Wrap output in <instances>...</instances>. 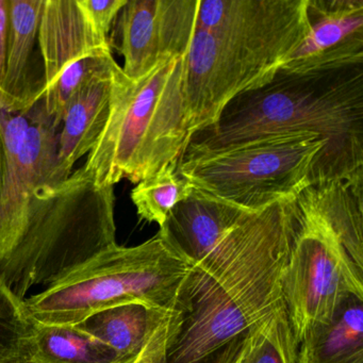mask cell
I'll list each match as a JSON object with an SVG mask.
<instances>
[{
	"label": "cell",
	"mask_w": 363,
	"mask_h": 363,
	"mask_svg": "<svg viewBox=\"0 0 363 363\" xmlns=\"http://www.w3.org/2000/svg\"><path fill=\"white\" fill-rule=\"evenodd\" d=\"M296 197L250 213L192 267L169 322V363H242L286 310Z\"/></svg>",
	"instance_id": "obj_1"
},
{
	"label": "cell",
	"mask_w": 363,
	"mask_h": 363,
	"mask_svg": "<svg viewBox=\"0 0 363 363\" xmlns=\"http://www.w3.org/2000/svg\"><path fill=\"white\" fill-rule=\"evenodd\" d=\"M292 133L324 141L310 184L363 178V63L305 74L279 69L264 86L229 101L216 124L191 137L182 157Z\"/></svg>",
	"instance_id": "obj_2"
},
{
	"label": "cell",
	"mask_w": 363,
	"mask_h": 363,
	"mask_svg": "<svg viewBox=\"0 0 363 363\" xmlns=\"http://www.w3.org/2000/svg\"><path fill=\"white\" fill-rule=\"evenodd\" d=\"M308 31L307 0H199L182 71L191 137L235 97L271 82Z\"/></svg>",
	"instance_id": "obj_3"
},
{
	"label": "cell",
	"mask_w": 363,
	"mask_h": 363,
	"mask_svg": "<svg viewBox=\"0 0 363 363\" xmlns=\"http://www.w3.org/2000/svg\"><path fill=\"white\" fill-rule=\"evenodd\" d=\"M113 186L99 188L79 167L30 195L22 226L0 258V282L24 301L116 244Z\"/></svg>",
	"instance_id": "obj_4"
},
{
	"label": "cell",
	"mask_w": 363,
	"mask_h": 363,
	"mask_svg": "<svg viewBox=\"0 0 363 363\" xmlns=\"http://www.w3.org/2000/svg\"><path fill=\"white\" fill-rule=\"evenodd\" d=\"M182 71L176 59L133 82L114 69L109 118L82 165L97 186L138 184L182 160L191 139Z\"/></svg>",
	"instance_id": "obj_5"
},
{
	"label": "cell",
	"mask_w": 363,
	"mask_h": 363,
	"mask_svg": "<svg viewBox=\"0 0 363 363\" xmlns=\"http://www.w3.org/2000/svg\"><path fill=\"white\" fill-rule=\"evenodd\" d=\"M192 265L160 233L131 247L118 244L24 299L39 324L74 326L110 308L141 303L174 313Z\"/></svg>",
	"instance_id": "obj_6"
},
{
	"label": "cell",
	"mask_w": 363,
	"mask_h": 363,
	"mask_svg": "<svg viewBox=\"0 0 363 363\" xmlns=\"http://www.w3.org/2000/svg\"><path fill=\"white\" fill-rule=\"evenodd\" d=\"M324 144L313 133L271 135L222 152L182 157L178 173L201 192L261 211L310 186L314 160Z\"/></svg>",
	"instance_id": "obj_7"
},
{
	"label": "cell",
	"mask_w": 363,
	"mask_h": 363,
	"mask_svg": "<svg viewBox=\"0 0 363 363\" xmlns=\"http://www.w3.org/2000/svg\"><path fill=\"white\" fill-rule=\"evenodd\" d=\"M301 192L284 279V308L296 347L311 329L331 320L350 295L363 298V274Z\"/></svg>",
	"instance_id": "obj_8"
},
{
	"label": "cell",
	"mask_w": 363,
	"mask_h": 363,
	"mask_svg": "<svg viewBox=\"0 0 363 363\" xmlns=\"http://www.w3.org/2000/svg\"><path fill=\"white\" fill-rule=\"evenodd\" d=\"M0 133L5 145V182L0 195V258L18 235L33 191L59 184L58 128L41 101L28 113L0 109Z\"/></svg>",
	"instance_id": "obj_9"
},
{
	"label": "cell",
	"mask_w": 363,
	"mask_h": 363,
	"mask_svg": "<svg viewBox=\"0 0 363 363\" xmlns=\"http://www.w3.org/2000/svg\"><path fill=\"white\" fill-rule=\"evenodd\" d=\"M199 0H128L116 21L123 73L138 82L159 65L188 54Z\"/></svg>",
	"instance_id": "obj_10"
},
{
	"label": "cell",
	"mask_w": 363,
	"mask_h": 363,
	"mask_svg": "<svg viewBox=\"0 0 363 363\" xmlns=\"http://www.w3.org/2000/svg\"><path fill=\"white\" fill-rule=\"evenodd\" d=\"M307 18L308 35L280 69L305 74L363 63V0H307Z\"/></svg>",
	"instance_id": "obj_11"
},
{
	"label": "cell",
	"mask_w": 363,
	"mask_h": 363,
	"mask_svg": "<svg viewBox=\"0 0 363 363\" xmlns=\"http://www.w3.org/2000/svg\"><path fill=\"white\" fill-rule=\"evenodd\" d=\"M250 213L194 188L188 199L172 210L159 233L193 267Z\"/></svg>",
	"instance_id": "obj_12"
},
{
	"label": "cell",
	"mask_w": 363,
	"mask_h": 363,
	"mask_svg": "<svg viewBox=\"0 0 363 363\" xmlns=\"http://www.w3.org/2000/svg\"><path fill=\"white\" fill-rule=\"evenodd\" d=\"M38 42L43 63V96L69 67L111 50L109 42L99 39L89 24L78 0H44Z\"/></svg>",
	"instance_id": "obj_13"
},
{
	"label": "cell",
	"mask_w": 363,
	"mask_h": 363,
	"mask_svg": "<svg viewBox=\"0 0 363 363\" xmlns=\"http://www.w3.org/2000/svg\"><path fill=\"white\" fill-rule=\"evenodd\" d=\"M44 0H9L7 69L4 92L6 111L28 113L43 96V82L35 76V46Z\"/></svg>",
	"instance_id": "obj_14"
},
{
	"label": "cell",
	"mask_w": 363,
	"mask_h": 363,
	"mask_svg": "<svg viewBox=\"0 0 363 363\" xmlns=\"http://www.w3.org/2000/svg\"><path fill=\"white\" fill-rule=\"evenodd\" d=\"M114 69L84 86L65 110L59 133L56 169L60 182L67 180L76 162L93 150L107 124Z\"/></svg>",
	"instance_id": "obj_15"
},
{
	"label": "cell",
	"mask_w": 363,
	"mask_h": 363,
	"mask_svg": "<svg viewBox=\"0 0 363 363\" xmlns=\"http://www.w3.org/2000/svg\"><path fill=\"white\" fill-rule=\"evenodd\" d=\"M301 193L363 274V178L310 184Z\"/></svg>",
	"instance_id": "obj_16"
},
{
	"label": "cell",
	"mask_w": 363,
	"mask_h": 363,
	"mask_svg": "<svg viewBox=\"0 0 363 363\" xmlns=\"http://www.w3.org/2000/svg\"><path fill=\"white\" fill-rule=\"evenodd\" d=\"M172 314L141 303H129L93 314L74 326L108 346L118 363H135Z\"/></svg>",
	"instance_id": "obj_17"
},
{
	"label": "cell",
	"mask_w": 363,
	"mask_h": 363,
	"mask_svg": "<svg viewBox=\"0 0 363 363\" xmlns=\"http://www.w3.org/2000/svg\"><path fill=\"white\" fill-rule=\"evenodd\" d=\"M296 363H363V298L350 295L331 320L311 329Z\"/></svg>",
	"instance_id": "obj_18"
},
{
	"label": "cell",
	"mask_w": 363,
	"mask_h": 363,
	"mask_svg": "<svg viewBox=\"0 0 363 363\" xmlns=\"http://www.w3.org/2000/svg\"><path fill=\"white\" fill-rule=\"evenodd\" d=\"M22 358L29 363H118L108 346L75 326L43 325L35 320Z\"/></svg>",
	"instance_id": "obj_19"
},
{
	"label": "cell",
	"mask_w": 363,
	"mask_h": 363,
	"mask_svg": "<svg viewBox=\"0 0 363 363\" xmlns=\"http://www.w3.org/2000/svg\"><path fill=\"white\" fill-rule=\"evenodd\" d=\"M178 164L169 165L133 189L131 201L141 220L162 227L176 205L190 196L194 188L178 173Z\"/></svg>",
	"instance_id": "obj_20"
},
{
	"label": "cell",
	"mask_w": 363,
	"mask_h": 363,
	"mask_svg": "<svg viewBox=\"0 0 363 363\" xmlns=\"http://www.w3.org/2000/svg\"><path fill=\"white\" fill-rule=\"evenodd\" d=\"M118 65L112 50L86 57L69 67L46 91L42 99L44 112L56 128L62 124L63 116L72 99L93 79L109 73Z\"/></svg>",
	"instance_id": "obj_21"
},
{
	"label": "cell",
	"mask_w": 363,
	"mask_h": 363,
	"mask_svg": "<svg viewBox=\"0 0 363 363\" xmlns=\"http://www.w3.org/2000/svg\"><path fill=\"white\" fill-rule=\"evenodd\" d=\"M33 328L24 301L0 282V363H13L22 358Z\"/></svg>",
	"instance_id": "obj_22"
},
{
	"label": "cell",
	"mask_w": 363,
	"mask_h": 363,
	"mask_svg": "<svg viewBox=\"0 0 363 363\" xmlns=\"http://www.w3.org/2000/svg\"><path fill=\"white\" fill-rule=\"evenodd\" d=\"M297 347L286 310L255 340L242 363H296Z\"/></svg>",
	"instance_id": "obj_23"
},
{
	"label": "cell",
	"mask_w": 363,
	"mask_h": 363,
	"mask_svg": "<svg viewBox=\"0 0 363 363\" xmlns=\"http://www.w3.org/2000/svg\"><path fill=\"white\" fill-rule=\"evenodd\" d=\"M128 0H78L89 24L99 39L109 42V33L114 21Z\"/></svg>",
	"instance_id": "obj_24"
},
{
	"label": "cell",
	"mask_w": 363,
	"mask_h": 363,
	"mask_svg": "<svg viewBox=\"0 0 363 363\" xmlns=\"http://www.w3.org/2000/svg\"><path fill=\"white\" fill-rule=\"evenodd\" d=\"M173 315V314H172ZM172 318V316H171ZM167 318L152 335L135 363H169L167 343H169V322Z\"/></svg>",
	"instance_id": "obj_25"
},
{
	"label": "cell",
	"mask_w": 363,
	"mask_h": 363,
	"mask_svg": "<svg viewBox=\"0 0 363 363\" xmlns=\"http://www.w3.org/2000/svg\"><path fill=\"white\" fill-rule=\"evenodd\" d=\"M9 35V0H0V109L6 110L5 84Z\"/></svg>",
	"instance_id": "obj_26"
},
{
	"label": "cell",
	"mask_w": 363,
	"mask_h": 363,
	"mask_svg": "<svg viewBox=\"0 0 363 363\" xmlns=\"http://www.w3.org/2000/svg\"><path fill=\"white\" fill-rule=\"evenodd\" d=\"M6 171H7V162H6L5 145H4L3 135L0 133V195L5 182Z\"/></svg>",
	"instance_id": "obj_27"
},
{
	"label": "cell",
	"mask_w": 363,
	"mask_h": 363,
	"mask_svg": "<svg viewBox=\"0 0 363 363\" xmlns=\"http://www.w3.org/2000/svg\"><path fill=\"white\" fill-rule=\"evenodd\" d=\"M13 363H29L28 361L25 360V359L20 358L18 360L14 361Z\"/></svg>",
	"instance_id": "obj_28"
}]
</instances>
